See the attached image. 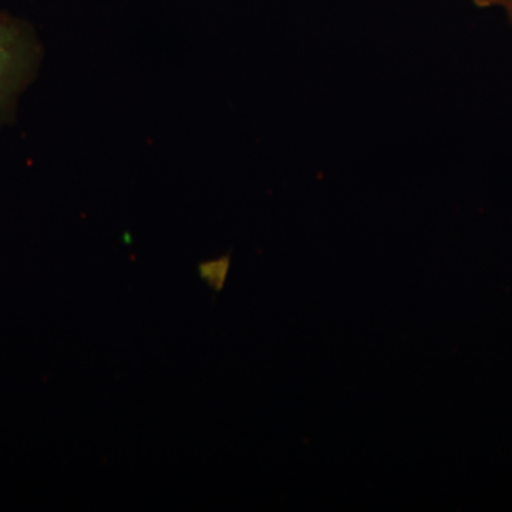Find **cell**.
<instances>
[{
    "label": "cell",
    "instance_id": "6da1fadb",
    "mask_svg": "<svg viewBox=\"0 0 512 512\" xmlns=\"http://www.w3.org/2000/svg\"><path fill=\"white\" fill-rule=\"evenodd\" d=\"M42 46L30 23L0 12V128L15 119L20 94L35 79Z\"/></svg>",
    "mask_w": 512,
    "mask_h": 512
},
{
    "label": "cell",
    "instance_id": "7a4b0ae2",
    "mask_svg": "<svg viewBox=\"0 0 512 512\" xmlns=\"http://www.w3.org/2000/svg\"><path fill=\"white\" fill-rule=\"evenodd\" d=\"M478 8L501 10L512 22V0H473Z\"/></svg>",
    "mask_w": 512,
    "mask_h": 512
}]
</instances>
